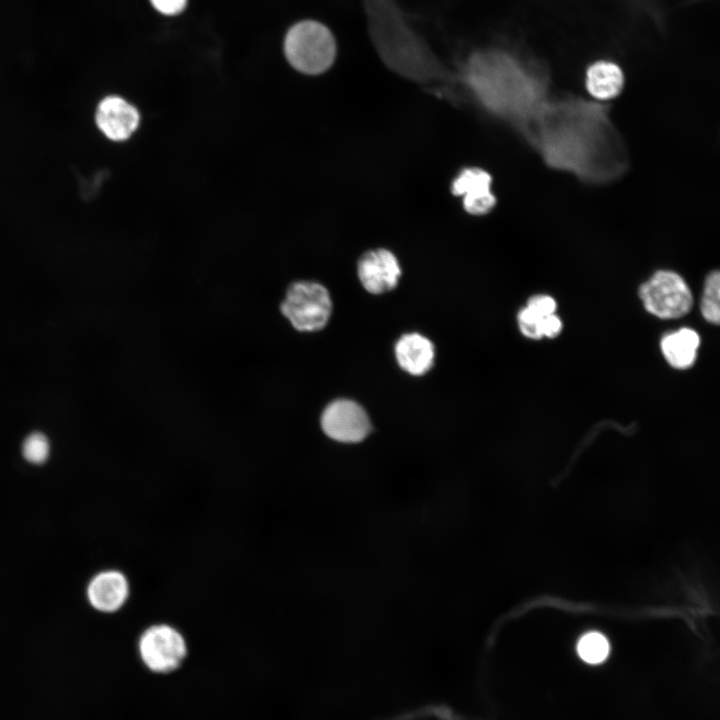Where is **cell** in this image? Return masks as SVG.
I'll list each match as a JSON object with an SVG mask.
<instances>
[{"label":"cell","instance_id":"3957f363","mask_svg":"<svg viewBox=\"0 0 720 720\" xmlns=\"http://www.w3.org/2000/svg\"><path fill=\"white\" fill-rule=\"evenodd\" d=\"M337 40L324 23L306 19L289 28L284 39V53L298 72L319 75L329 70L337 57Z\"/></svg>","mask_w":720,"mask_h":720},{"label":"cell","instance_id":"e0dca14e","mask_svg":"<svg viewBox=\"0 0 720 720\" xmlns=\"http://www.w3.org/2000/svg\"><path fill=\"white\" fill-rule=\"evenodd\" d=\"M50 452L48 439L42 433H32L23 442V457L32 464L44 463Z\"/></svg>","mask_w":720,"mask_h":720},{"label":"cell","instance_id":"7a4b0ae2","mask_svg":"<svg viewBox=\"0 0 720 720\" xmlns=\"http://www.w3.org/2000/svg\"><path fill=\"white\" fill-rule=\"evenodd\" d=\"M462 77L486 104H509L533 87V79L521 63L500 48H478L465 58Z\"/></svg>","mask_w":720,"mask_h":720},{"label":"cell","instance_id":"ba28073f","mask_svg":"<svg viewBox=\"0 0 720 720\" xmlns=\"http://www.w3.org/2000/svg\"><path fill=\"white\" fill-rule=\"evenodd\" d=\"M94 120L98 130L107 139L123 142L137 130L140 115L137 108L125 98L108 95L97 104Z\"/></svg>","mask_w":720,"mask_h":720},{"label":"cell","instance_id":"d6986e66","mask_svg":"<svg viewBox=\"0 0 720 720\" xmlns=\"http://www.w3.org/2000/svg\"><path fill=\"white\" fill-rule=\"evenodd\" d=\"M150 2L161 14L173 16L184 10L187 0H150Z\"/></svg>","mask_w":720,"mask_h":720},{"label":"cell","instance_id":"4fadbf2b","mask_svg":"<svg viewBox=\"0 0 720 720\" xmlns=\"http://www.w3.org/2000/svg\"><path fill=\"white\" fill-rule=\"evenodd\" d=\"M623 84V72L615 63L598 61L587 69L586 89L597 100L606 101L615 98L621 92Z\"/></svg>","mask_w":720,"mask_h":720},{"label":"cell","instance_id":"9c48e42d","mask_svg":"<svg viewBox=\"0 0 720 720\" xmlns=\"http://www.w3.org/2000/svg\"><path fill=\"white\" fill-rule=\"evenodd\" d=\"M357 273L361 284L368 292L382 294L397 285L401 268L391 251L380 248L367 251L360 257Z\"/></svg>","mask_w":720,"mask_h":720},{"label":"cell","instance_id":"5bb4252c","mask_svg":"<svg viewBox=\"0 0 720 720\" xmlns=\"http://www.w3.org/2000/svg\"><path fill=\"white\" fill-rule=\"evenodd\" d=\"M699 344V336L694 330L682 328L662 338L661 350L671 366L684 369L694 363Z\"/></svg>","mask_w":720,"mask_h":720},{"label":"cell","instance_id":"30bf717a","mask_svg":"<svg viewBox=\"0 0 720 720\" xmlns=\"http://www.w3.org/2000/svg\"><path fill=\"white\" fill-rule=\"evenodd\" d=\"M491 175L478 167L464 168L455 177L451 191L462 196L463 207L471 215L480 216L489 213L496 204L491 191Z\"/></svg>","mask_w":720,"mask_h":720},{"label":"cell","instance_id":"9a60e30c","mask_svg":"<svg viewBox=\"0 0 720 720\" xmlns=\"http://www.w3.org/2000/svg\"><path fill=\"white\" fill-rule=\"evenodd\" d=\"M610 646L607 638L599 632H588L578 641L577 652L589 664L602 663L608 656Z\"/></svg>","mask_w":720,"mask_h":720},{"label":"cell","instance_id":"5b68a950","mask_svg":"<svg viewBox=\"0 0 720 720\" xmlns=\"http://www.w3.org/2000/svg\"><path fill=\"white\" fill-rule=\"evenodd\" d=\"M280 310L296 330L314 332L328 323L332 301L328 290L322 284L296 281L287 288Z\"/></svg>","mask_w":720,"mask_h":720},{"label":"cell","instance_id":"8fae6325","mask_svg":"<svg viewBox=\"0 0 720 720\" xmlns=\"http://www.w3.org/2000/svg\"><path fill=\"white\" fill-rule=\"evenodd\" d=\"M129 593L127 577L114 569L97 573L87 586L90 605L103 613H113L121 609L128 600Z\"/></svg>","mask_w":720,"mask_h":720},{"label":"cell","instance_id":"2e32d148","mask_svg":"<svg viewBox=\"0 0 720 720\" xmlns=\"http://www.w3.org/2000/svg\"><path fill=\"white\" fill-rule=\"evenodd\" d=\"M720 276L718 271L710 273L705 281L701 300V312L710 323L718 324L720 320Z\"/></svg>","mask_w":720,"mask_h":720},{"label":"cell","instance_id":"52a82bcc","mask_svg":"<svg viewBox=\"0 0 720 720\" xmlns=\"http://www.w3.org/2000/svg\"><path fill=\"white\" fill-rule=\"evenodd\" d=\"M323 432L341 443H358L371 431V423L365 410L356 402L338 399L326 406L321 415Z\"/></svg>","mask_w":720,"mask_h":720},{"label":"cell","instance_id":"277c9868","mask_svg":"<svg viewBox=\"0 0 720 720\" xmlns=\"http://www.w3.org/2000/svg\"><path fill=\"white\" fill-rule=\"evenodd\" d=\"M136 651L143 671L156 678H169L180 673L190 659L186 636L168 623L146 627L137 639Z\"/></svg>","mask_w":720,"mask_h":720},{"label":"cell","instance_id":"8992f818","mask_svg":"<svg viewBox=\"0 0 720 720\" xmlns=\"http://www.w3.org/2000/svg\"><path fill=\"white\" fill-rule=\"evenodd\" d=\"M645 309L662 319L679 318L687 314L693 304L690 288L673 271L654 273L639 289Z\"/></svg>","mask_w":720,"mask_h":720},{"label":"cell","instance_id":"ac0fdd59","mask_svg":"<svg viewBox=\"0 0 720 720\" xmlns=\"http://www.w3.org/2000/svg\"><path fill=\"white\" fill-rule=\"evenodd\" d=\"M526 306L542 316L554 314L556 310L555 300L547 295H537L531 297Z\"/></svg>","mask_w":720,"mask_h":720},{"label":"cell","instance_id":"ffe728a7","mask_svg":"<svg viewBox=\"0 0 720 720\" xmlns=\"http://www.w3.org/2000/svg\"><path fill=\"white\" fill-rule=\"evenodd\" d=\"M540 328L542 337L552 338L561 332L562 323L555 314H551L542 320Z\"/></svg>","mask_w":720,"mask_h":720},{"label":"cell","instance_id":"7c38bea8","mask_svg":"<svg viewBox=\"0 0 720 720\" xmlns=\"http://www.w3.org/2000/svg\"><path fill=\"white\" fill-rule=\"evenodd\" d=\"M395 356L403 370L412 375H423L433 365L434 347L420 334H406L396 343Z\"/></svg>","mask_w":720,"mask_h":720},{"label":"cell","instance_id":"6da1fadb","mask_svg":"<svg viewBox=\"0 0 720 720\" xmlns=\"http://www.w3.org/2000/svg\"><path fill=\"white\" fill-rule=\"evenodd\" d=\"M368 40L390 69L414 80H434L448 71L408 17L399 0H361Z\"/></svg>","mask_w":720,"mask_h":720}]
</instances>
